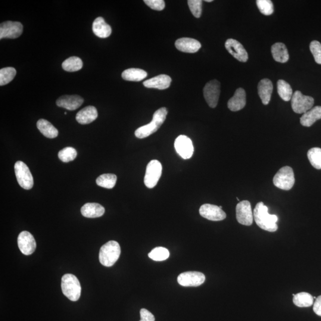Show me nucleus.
<instances>
[{
	"label": "nucleus",
	"instance_id": "obj_43",
	"mask_svg": "<svg viewBox=\"0 0 321 321\" xmlns=\"http://www.w3.org/2000/svg\"><path fill=\"white\" fill-rule=\"evenodd\" d=\"M205 1H206V2H213V0H205Z\"/></svg>",
	"mask_w": 321,
	"mask_h": 321
},
{
	"label": "nucleus",
	"instance_id": "obj_18",
	"mask_svg": "<svg viewBox=\"0 0 321 321\" xmlns=\"http://www.w3.org/2000/svg\"><path fill=\"white\" fill-rule=\"evenodd\" d=\"M175 45L178 50L187 53L196 52L201 48V43L198 40L190 38L177 39Z\"/></svg>",
	"mask_w": 321,
	"mask_h": 321
},
{
	"label": "nucleus",
	"instance_id": "obj_23",
	"mask_svg": "<svg viewBox=\"0 0 321 321\" xmlns=\"http://www.w3.org/2000/svg\"><path fill=\"white\" fill-rule=\"evenodd\" d=\"M92 30L96 36L101 38H108L112 32L111 26L105 22L104 18L102 17L96 18L93 21Z\"/></svg>",
	"mask_w": 321,
	"mask_h": 321
},
{
	"label": "nucleus",
	"instance_id": "obj_27",
	"mask_svg": "<svg viewBox=\"0 0 321 321\" xmlns=\"http://www.w3.org/2000/svg\"><path fill=\"white\" fill-rule=\"evenodd\" d=\"M36 126L40 133L46 138L53 139L58 135V130L47 120L40 119L37 122Z\"/></svg>",
	"mask_w": 321,
	"mask_h": 321
},
{
	"label": "nucleus",
	"instance_id": "obj_38",
	"mask_svg": "<svg viewBox=\"0 0 321 321\" xmlns=\"http://www.w3.org/2000/svg\"><path fill=\"white\" fill-rule=\"evenodd\" d=\"M190 10L196 18L201 17L202 11V1L201 0H189L188 1Z\"/></svg>",
	"mask_w": 321,
	"mask_h": 321
},
{
	"label": "nucleus",
	"instance_id": "obj_11",
	"mask_svg": "<svg viewBox=\"0 0 321 321\" xmlns=\"http://www.w3.org/2000/svg\"><path fill=\"white\" fill-rule=\"evenodd\" d=\"M236 219L242 225H252L253 223L254 214L252 213L250 202L248 201H243L237 205Z\"/></svg>",
	"mask_w": 321,
	"mask_h": 321
},
{
	"label": "nucleus",
	"instance_id": "obj_41",
	"mask_svg": "<svg viewBox=\"0 0 321 321\" xmlns=\"http://www.w3.org/2000/svg\"><path fill=\"white\" fill-rule=\"evenodd\" d=\"M141 315V321H155V319L154 315L146 309H141L140 311Z\"/></svg>",
	"mask_w": 321,
	"mask_h": 321
},
{
	"label": "nucleus",
	"instance_id": "obj_30",
	"mask_svg": "<svg viewBox=\"0 0 321 321\" xmlns=\"http://www.w3.org/2000/svg\"><path fill=\"white\" fill-rule=\"evenodd\" d=\"M277 90L280 97L285 101L291 100L294 95L291 86L284 80H279L277 82Z\"/></svg>",
	"mask_w": 321,
	"mask_h": 321
},
{
	"label": "nucleus",
	"instance_id": "obj_25",
	"mask_svg": "<svg viewBox=\"0 0 321 321\" xmlns=\"http://www.w3.org/2000/svg\"><path fill=\"white\" fill-rule=\"evenodd\" d=\"M320 119H321V106H316L304 114L301 118L300 121L302 126L311 127L317 120Z\"/></svg>",
	"mask_w": 321,
	"mask_h": 321
},
{
	"label": "nucleus",
	"instance_id": "obj_6",
	"mask_svg": "<svg viewBox=\"0 0 321 321\" xmlns=\"http://www.w3.org/2000/svg\"><path fill=\"white\" fill-rule=\"evenodd\" d=\"M314 99L311 96L302 94L299 90H296L292 98V107L295 113L305 114L313 108Z\"/></svg>",
	"mask_w": 321,
	"mask_h": 321
},
{
	"label": "nucleus",
	"instance_id": "obj_10",
	"mask_svg": "<svg viewBox=\"0 0 321 321\" xmlns=\"http://www.w3.org/2000/svg\"><path fill=\"white\" fill-rule=\"evenodd\" d=\"M220 83L217 80H211L204 87V96L211 108H216L220 94Z\"/></svg>",
	"mask_w": 321,
	"mask_h": 321
},
{
	"label": "nucleus",
	"instance_id": "obj_13",
	"mask_svg": "<svg viewBox=\"0 0 321 321\" xmlns=\"http://www.w3.org/2000/svg\"><path fill=\"white\" fill-rule=\"evenodd\" d=\"M174 148L177 154L185 160L191 158L194 152V147L191 139L185 135L177 137L174 142Z\"/></svg>",
	"mask_w": 321,
	"mask_h": 321
},
{
	"label": "nucleus",
	"instance_id": "obj_37",
	"mask_svg": "<svg viewBox=\"0 0 321 321\" xmlns=\"http://www.w3.org/2000/svg\"><path fill=\"white\" fill-rule=\"evenodd\" d=\"M257 4L261 13L270 15L274 13L273 3L270 0H257Z\"/></svg>",
	"mask_w": 321,
	"mask_h": 321
},
{
	"label": "nucleus",
	"instance_id": "obj_40",
	"mask_svg": "<svg viewBox=\"0 0 321 321\" xmlns=\"http://www.w3.org/2000/svg\"><path fill=\"white\" fill-rule=\"evenodd\" d=\"M144 2L148 7L157 11L164 10L166 6L163 0H145Z\"/></svg>",
	"mask_w": 321,
	"mask_h": 321
},
{
	"label": "nucleus",
	"instance_id": "obj_29",
	"mask_svg": "<svg viewBox=\"0 0 321 321\" xmlns=\"http://www.w3.org/2000/svg\"><path fill=\"white\" fill-rule=\"evenodd\" d=\"M294 303L300 308L310 307L314 304V298L308 293H299L294 296Z\"/></svg>",
	"mask_w": 321,
	"mask_h": 321
},
{
	"label": "nucleus",
	"instance_id": "obj_39",
	"mask_svg": "<svg viewBox=\"0 0 321 321\" xmlns=\"http://www.w3.org/2000/svg\"><path fill=\"white\" fill-rule=\"evenodd\" d=\"M310 50L316 63L321 64V44L318 40H313L310 43Z\"/></svg>",
	"mask_w": 321,
	"mask_h": 321
},
{
	"label": "nucleus",
	"instance_id": "obj_4",
	"mask_svg": "<svg viewBox=\"0 0 321 321\" xmlns=\"http://www.w3.org/2000/svg\"><path fill=\"white\" fill-rule=\"evenodd\" d=\"M63 294L71 301L79 300L81 295V286L79 280L71 274H65L61 279Z\"/></svg>",
	"mask_w": 321,
	"mask_h": 321
},
{
	"label": "nucleus",
	"instance_id": "obj_8",
	"mask_svg": "<svg viewBox=\"0 0 321 321\" xmlns=\"http://www.w3.org/2000/svg\"><path fill=\"white\" fill-rule=\"evenodd\" d=\"M162 174V165L158 160L149 162L146 167L144 183L149 189L154 188L157 185Z\"/></svg>",
	"mask_w": 321,
	"mask_h": 321
},
{
	"label": "nucleus",
	"instance_id": "obj_5",
	"mask_svg": "<svg viewBox=\"0 0 321 321\" xmlns=\"http://www.w3.org/2000/svg\"><path fill=\"white\" fill-rule=\"evenodd\" d=\"M274 185L280 189L289 191L295 183V174L292 168L283 167L279 170L274 177Z\"/></svg>",
	"mask_w": 321,
	"mask_h": 321
},
{
	"label": "nucleus",
	"instance_id": "obj_3",
	"mask_svg": "<svg viewBox=\"0 0 321 321\" xmlns=\"http://www.w3.org/2000/svg\"><path fill=\"white\" fill-rule=\"evenodd\" d=\"M121 254L120 246L118 243L109 241L102 246L99 251V260L103 266L110 267L114 266Z\"/></svg>",
	"mask_w": 321,
	"mask_h": 321
},
{
	"label": "nucleus",
	"instance_id": "obj_42",
	"mask_svg": "<svg viewBox=\"0 0 321 321\" xmlns=\"http://www.w3.org/2000/svg\"><path fill=\"white\" fill-rule=\"evenodd\" d=\"M314 311L317 316L321 317V296L317 298L314 304Z\"/></svg>",
	"mask_w": 321,
	"mask_h": 321
},
{
	"label": "nucleus",
	"instance_id": "obj_24",
	"mask_svg": "<svg viewBox=\"0 0 321 321\" xmlns=\"http://www.w3.org/2000/svg\"><path fill=\"white\" fill-rule=\"evenodd\" d=\"M104 208L97 203H87L81 208V213L82 216L90 219L100 217L104 214Z\"/></svg>",
	"mask_w": 321,
	"mask_h": 321
},
{
	"label": "nucleus",
	"instance_id": "obj_20",
	"mask_svg": "<svg viewBox=\"0 0 321 321\" xmlns=\"http://www.w3.org/2000/svg\"><path fill=\"white\" fill-rule=\"evenodd\" d=\"M246 104V94L243 88H238L236 90L235 95L228 102V108L232 111H238L242 110Z\"/></svg>",
	"mask_w": 321,
	"mask_h": 321
},
{
	"label": "nucleus",
	"instance_id": "obj_15",
	"mask_svg": "<svg viewBox=\"0 0 321 321\" xmlns=\"http://www.w3.org/2000/svg\"><path fill=\"white\" fill-rule=\"evenodd\" d=\"M18 247L24 255H30L35 252L36 244L31 233L23 231L19 234L17 239Z\"/></svg>",
	"mask_w": 321,
	"mask_h": 321
},
{
	"label": "nucleus",
	"instance_id": "obj_33",
	"mask_svg": "<svg viewBox=\"0 0 321 321\" xmlns=\"http://www.w3.org/2000/svg\"><path fill=\"white\" fill-rule=\"evenodd\" d=\"M308 158L310 163L317 170L321 169V149L313 148L308 152Z\"/></svg>",
	"mask_w": 321,
	"mask_h": 321
},
{
	"label": "nucleus",
	"instance_id": "obj_32",
	"mask_svg": "<svg viewBox=\"0 0 321 321\" xmlns=\"http://www.w3.org/2000/svg\"><path fill=\"white\" fill-rule=\"evenodd\" d=\"M62 67L65 71L73 72L82 68L83 62L80 58L74 56L66 59L62 64Z\"/></svg>",
	"mask_w": 321,
	"mask_h": 321
},
{
	"label": "nucleus",
	"instance_id": "obj_36",
	"mask_svg": "<svg viewBox=\"0 0 321 321\" xmlns=\"http://www.w3.org/2000/svg\"><path fill=\"white\" fill-rule=\"evenodd\" d=\"M77 151L72 147H66L58 152V158L64 163L73 161L76 158Z\"/></svg>",
	"mask_w": 321,
	"mask_h": 321
},
{
	"label": "nucleus",
	"instance_id": "obj_16",
	"mask_svg": "<svg viewBox=\"0 0 321 321\" xmlns=\"http://www.w3.org/2000/svg\"><path fill=\"white\" fill-rule=\"evenodd\" d=\"M226 48L237 60L241 62H246L248 60V54L244 46L238 40L229 39L225 43Z\"/></svg>",
	"mask_w": 321,
	"mask_h": 321
},
{
	"label": "nucleus",
	"instance_id": "obj_7",
	"mask_svg": "<svg viewBox=\"0 0 321 321\" xmlns=\"http://www.w3.org/2000/svg\"><path fill=\"white\" fill-rule=\"evenodd\" d=\"M14 171L17 182L21 188L26 190L33 188V177L26 164L22 161H17L14 165Z\"/></svg>",
	"mask_w": 321,
	"mask_h": 321
},
{
	"label": "nucleus",
	"instance_id": "obj_35",
	"mask_svg": "<svg viewBox=\"0 0 321 321\" xmlns=\"http://www.w3.org/2000/svg\"><path fill=\"white\" fill-rule=\"evenodd\" d=\"M148 257L155 261H163L167 260L170 257L168 249L163 247L155 248L149 253Z\"/></svg>",
	"mask_w": 321,
	"mask_h": 321
},
{
	"label": "nucleus",
	"instance_id": "obj_9",
	"mask_svg": "<svg viewBox=\"0 0 321 321\" xmlns=\"http://www.w3.org/2000/svg\"><path fill=\"white\" fill-rule=\"evenodd\" d=\"M23 25L18 21H6L0 24V39H15L23 33Z\"/></svg>",
	"mask_w": 321,
	"mask_h": 321
},
{
	"label": "nucleus",
	"instance_id": "obj_14",
	"mask_svg": "<svg viewBox=\"0 0 321 321\" xmlns=\"http://www.w3.org/2000/svg\"><path fill=\"white\" fill-rule=\"evenodd\" d=\"M199 214L205 219L213 221H222L226 218V214L222 209L217 205L209 204L201 206Z\"/></svg>",
	"mask_w": 321,
	"mask_h": 321
},
{
	"label": "nucleus",
	"instance_id": "obj_2",
	"mask_svg": "<svg viewBox=\"0 0 321 321\" xmlns=\"http://www.w3.org/2000/svg\"><path fill=\"white\" fill-rule=\"evenodd\" d=\"M167 114L166 108L158 109L155 112L151 122L137 129L135 136L138 138L143 139L157 132L166 120Z\"/></svg>",
	"mask_w": 321,
	"mask_h": 321
},
{
	"label": "nucleus",
	"instance_id": "obj_28",
	"mask_svg": "<svg viewBox=\"0 0 321 321\" xmlns=\"http://www.w3.org/2000/svg\"><path fill=\"white\" fill-rule=\"evenodd\" d=\"M148 74L145 70L140 68H131L124 70L121 74L123 79L133 82H139L147 77Z\"/></svg>",
	"mask_w": 321,
	"mask_h": 321
},
{
	"label": "nucleus",
	"instance_id": "obj_34",
	"mask_svg": "<svg viewBox=\"0 0 321 321\" xmlns=\"http://www.w3.org/2000/svg\"><path fill=\"white\" fill-rule=\"evenodd\" d=\"M16 75V70L13 67H5L0 70V85L4 86L11 82Z\"/></svg>",
	"mask_w": 321,
	"mask_h": 321
},
{
	"label": "nucleus",
	"instance_id": "obj_17",
	"mask_svg": "<svg viewBox=\"0 0 321 321\" xmlns=\"http://www.w3.org/2000/svg\"><path fill=\"white\" fill-rule=\"evenodd\" d=\"M83 98L79 95H64L57 99L56 104L59 107L73 111L79 108L83 104Z\"/></svg>",
	"mask_w": 321,
	"mask_h": 321
},
{
	"label": "nucleus",
	"instance_id": "obj_31",
	"mask_svg": "<svg viewBox=\"0 0 321 321\" xmlns=\"http://www.w3.org/2000/svg\"><path fill=\"white\" fill-rule=\"evenodd\" d=\"M117 182V176L114 174H104L96 180L99 186L106 189H113Z\"/></svg>",
	"mask_w": 321,
	"mask_h": 321
},
{
	"label": "nucleus",
	"instance_id": "obj_22",
	"mask_svg": "<svg viewBox=\"0 0 321 321\" xmlns=\"http://www.w3.org/2000/svg\"><path fill=\"white\" fill-rule=\"evenodd\" d=\"M273 90V83L270 79H264L259 83L258 86V94L263 104L268 105L269 104Z\"/></svg>",
	"mask_w": 321,
	"mask_h": 321
},
{
	"label": "nucleus",
	"instance_id": "obj_26",
	"mask_svg": "<svg viewBox=\"0 0 321 321\" xmlns=\"http://www.w3.org/2000/svg\"><path fill=\"white\" fill-rule=\"evenodd\" d=\"M271 52L275 61L279 63H285L289 59L288 49L282 42H277L271 47Z\"/></svg>",
	"mask_w": 321,
	"mask_h": 321
},
{
	"label": "nucleus",
	"instance_id": "obj_1",
	"mask_svg": "<svg viewBox=\"0 0 321 321\" xmlns=\"http://www.w3.org/2000/svg\"><path fill=\"white\" fill-rule=\"evenodd\" d=\"M254 218L257 225L261 229L269 232H275L278 229L277 222L278 217L276 215L269 213V208L263 202H259L254 211Z\"/></svg>",
	"mask_w": 321,
	"mask_h": 321
},
{
	"label": "nucleus",
	"instance_id": "obj_44",
	"mask_svg": "<svg viewBox=\"0 0 321 321\" xmlns=\"http://www.w3.org/2000/svg\"><path fill=\"white\" fill-rule=\"evenodd\" d=\"M64 114H65V115H66V114H67V113H66V112H65V113H64Z\"/></svg>",
	"mask_w": 321,
	"mask_h": 321
},
{
	"label": "nucleus",
	"instance_id": "obj_12",
	"mask_svg": "<svg viewBox=\"0 0 321 321\" xmlns=\"http://www.w3.org/2000/svg\"><path fill=\"white\" fill-rule=\"evenodd\" d=\"M205 281L203 273L198 271H188L180 274L177 277V282L184 287H198Z\"/></svg>",
	"mask_w": 321,
	"mask_h": 321
},
{
	"label": "nucleus",
	"instance_id": "obj_19",
	"mask_svg": "<svg viewBox=\"0 0 321 321\" xmlns=\"http://www.w3.org/2000/svg\"><path fill=\"white\" fill-rule=\"evenodd\" d=\"M171 82V79L169 76L166 75V74H160V75L146 80L143 82V85L147 88L163 90L169 88Z\"/></svg>",
	"mask_w": 321,
	"mask_h": 321
},
{
	"label": "nucleus",
	"instance_id": "obj_21",
	"mask_svg": "<svg viewBox=\"0 0 321 321\" xmlns=\"http://www.w3.org/2000/svg\"><path fill=\"white\" fill-rule=\"evenodd\" d=\"M98 116L97 110L93 106L86 107L76 114V119L81 124H88L93 122Z\"/></svg>",
	"mask_w": 321,
	"mask_h": 321
}]
</instances>
